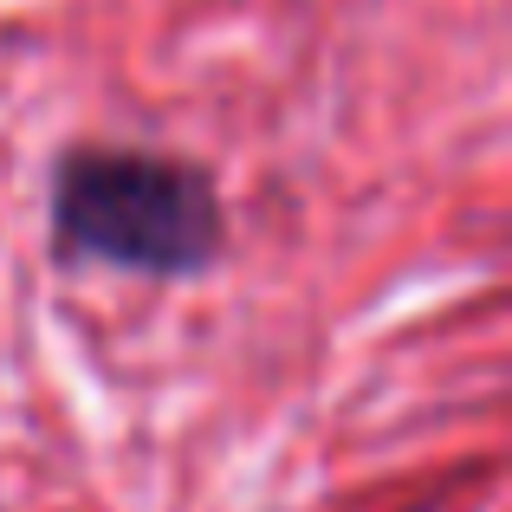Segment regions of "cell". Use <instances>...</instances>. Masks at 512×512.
Returning a JSON list of instances; mask_svg holds the SVG:
<instances>
[{"instance_id": "6da1fadb", "label": "cell", "mask_w": 512, "mask_h": 512, "mask_svg": "<svg viewBox=\"0 0 512 512\" xmlns=\"http://www.w3.org/2000/svg\"><path fill=\"white\" fill-rule=\"evenodd\" d=\"M52 253L156 286L201 279L227 253V208L201 163L130 143H72L52 163Z\"/></svg>"}]
</instances>
